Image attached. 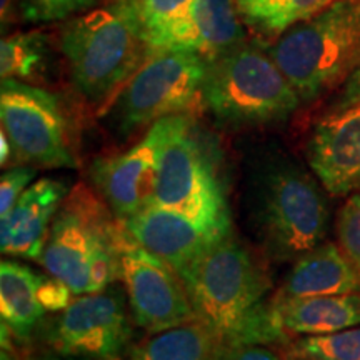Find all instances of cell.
I'll return each instance as SVG.
<instances>
[{
	"label": "cell",
	"mask_w": 360,
	"mask_h": 360,
	"mask_svg": "<svg viewBox=\"0 0 360 360\" xmlns=\"http://www.w3.org/2000/svg\"><path fill=\"white\" fill-rule=\"evenodd\" d=\"M47 337L64 357L120 360L132 337L124 299L114 290L77 297L53 319Z\"/></svg>",
	"instance_id": "obj_12"
},
{
	"label": "cell",
	"mask_w": 360,
	"mask_h": 360,
	"mask_svg": "<svg viewBox=\"0 0 360 360\" xmlns=\"http://www.w3.org/2000/svg\"><path fill=\"white\" fill-rule=\"evenodd\" d=\"M360 292V269L350 260L340 245L319 244L295 259L274 302L300 297L342 295Z\"/></svg>",
	"instance_id": "obj_17"
},
{
	"label": "cell",
	"mask_w": 360,
	"mask_h": 360,
	"mask_svg": "<svg viewBox=\"0 0 360 360\" xmlns=\"http://www.w3.org/2000/svg\"><path fill=\"white\" fill-rule=\"evenodd\" d=\"M72 82L90 103L107 102L148 58L132 0H112L74 17L60 32Z\"/></svg>",
	"instance_id": "obj_3"
},
{
	"label": "cell",
	"mask_w": 360,
	"mask_h": 360,
	"mask_svg": "<svg viewBox=\"0 0 360 360\" xmlns=\"http://www.w3.org/2000/svg\"><path fill=\"white\" fill-rule=\"evenodd\" d=\"M207 57L193 52H164L148 57L119 90L107 122L130 135L172 115H193L202 102Z\"/></svg>",
	"instance_id": "obj_7"
},
{
	"label": "cell",
	"mask_w": 360,
	"mask_h": 360,
	"mask_svg": "<svg viewBox=\"0 0 360 360\" xmlns=\"http://www.w3.org/2000/svg\"><path fill=\"white\" fill-rule=\"evenodd\" d=\"M299 360H360V326L326 335H307L294 342Z\"/></svg>",
	"instance_id": "obj_23"
},
{
	"label": "cell",
	"mask_w": 360,
	"mask_h": 360,
	"mask_svg": "<svg viewBox=\"0 0 360 360\" xmlns=\"http://www.w3.org/2000/svg\"><path fill=\"white\" fill-rule=\"evenodd\" d=\"M69 192L57 179H40L27 188L0 222L2 254L40 260L52 220Z\"/></svg>",
	"instance_id": "obj_16"
},
{
	"label": "cell",
	"mask_w": 360,
	"mask_h": 360,
	"mask_svg": "<svg viewBox=\"0 0 360 360\" xmlns=\"http://www.w3.org/2000/svg\"><path fill=\"white\" fill-rule=\"evenodd\" d=\"M202 102L231 127L282 122L302 103L270 53L245 44L207 58Z\"/></svg>",
	"instance_id": "obj_6"
},
{
	"label": "cell",
	"mask_w": 360,
	"mask_h": 360,
	"mask_svg": "<svg viewBox=\"0 0 360 360\" xmlns=\"http://www.w3.org/2000/svg\"><path fill=\"white\" fill-rule=\"evenodd\" d=\"M72 292L57 277L37 274V295L45 312H62L72 302Z\"/></svg>",
	"instance_id": "obj_28"
},
{
	"label": "cell",
	"mask_w": 360,
	"mask_h": 360,
	"mask_svg": "<svg viewBox=\"0 0 360 360\" xmlns=\"http://www.w3.org/2000/svg\"><path fill=\"white\" fill-rule=\"evenodd\" d=\"M195 0H132L143 30L157 27L177 15Z\"/></svg>",
	"instance_id": "obj_27"
},
{
	"label": "cell",
	"mask_w": 360,
	"mask_h": 360,
	"mask_svg": "<svg viewBox=\"0 0 360 360\" xmlns=\"http://www.w3.org/2000/svg\"><path fill=\"white\" fill-rule=\"evenodd\" d=\"M39 360H70V359H62V357H44V359H39Z\"/></svg>",
	"instance_id": "obj_33"
},
{
	"label": "cell",
	"mask_w": 360,
	"mask_h": 360,
	"mask_svg": "<svg viewBox=\"0 0 360 360\" xmlns=\"http://www.w3.org/2000/svg\"><path fill=\"white\" fill-rule=\"evenodd\" d=\"M302 102L344 84L360 64V0H337L285 30L270 47Z\"/></svg>",
	"instance_id": "obj_5"
},
{
	"label": "cell",
	"mask_w": 360,
	"mask_h": 360,
	"mask_svg": "<svg viewBox=\"0 0 360 360\" xmlns=\"http://www.w3.org/2000/svg\"><path fill=\"white\" fill-rule=\"evenodd\" d=\"M154 204L177 210L217 236L232 232L225 191L193 120L162 154Z\"/></svg>",
	"instance_id": "obj_8"
},
{
	"label": "cell",
	"mask_w": 360,
	"mask_h": 360,
	"mask_svg": "<svg viewBox=\"0 0 360 360\" xmlns=\"http://www.w3.org/2000/svg\"><path fill=\"white\" fill-rule=\"evenodd\" d=\"M272 309L287 335H326L360 326L359 292L272 300Z\"/></svg>",
	"instance_id": "obj_18"
},
{
	"label": "cell",
	"mask_w": 360,
	"mask_h": 360,
	"mask_svg": "<svg viewBox=\"0 0 360 360\" xmlns=\"http://www.w3.org/2000/svg\"><path fill=\"white\" fill-rule=\"evenodd\" d=\"M47 39L40 32H17L0 42V75L4 79H39L47 62Z\"/></svg>",
	"instance_id": "obj_22"
},
{
	"label": "cell",
	"mask_w": 360,
	"mask_h": 360,
	"mask_svg": "<svg viewBox=\"0 0 360 360\" xmlns=\"http://www.w3.org/2000/svg\"><path fill=\"white\" fill-rule=\"evenodd\" d=\"M357 102H360V64L357 69L349 75V79L342 84V89L339 96L335 97L334 103H332L330 112L347 109V107L354 105V103Z\"/></svg>",
	"instance_id": "obj_29"
},
{
	"label": "cell",
	"mask_w": 360,
	"mask_h": 360,
	"mask_svg": "<svg viewBox=\"0 0 360 360\" xmlns=\"http://www.w3.org/2000/svg\"><path fill=\"white\" fill-rule=\"evenodd\" d=\"M180 281L197 321L217 337L219 359L245 345H274L289 339L274 314L267 274L232 232L184 270Z\"/></svg>",
	"instance_id": "obj_1"
},
{
	"label": "cell",
	"mask_w": 360,
	"mask_h": 360,
	"mask_svg": "<svg viewBox=\"0 0 360 360\" xmlns=\"http://www.w3.org/2000/svg\"><path fill=\"white\" fill-rule=\"evenodd\" d=\"M124 227L84 184L57 210L40 262L77 295L103 292L120 281Z\"/></svg>",
	"instance_id": "obj_4"
},
{
	"label": "cell",
	"mask_w": 360,
	"mask_h": 360,
	"mask_svg": "<svg viewBox=\"0 0 360 360\" xmlns=\"http://www.w3.org/2000/svg\"><path fill=\"white\" fill-rule=\"evenodd\" d=\"M120 224L135 242L164 260L179 277L225 237L202 227L199 222L177 210L157 204L146 207Z\"/></svg>",
	"instance_id": "obj_15"
},
{
	"label": "cell",
	"mask_w": 360,
	"mask_h": 360,
	"mask_svg": "<svg viewBox=\"0 0 360 360\" xmlns=\"http://www.w3.org/2000/svg\"><path fill=\"white\" fill-rule=\"evenodd\" d=\"M192 120L188 114L165 117L152 124L129 150L94 160L90 179L120 222L154 204L162 154Z\"/></svg>",
	"instance_id": "obj_10"
},
{
	"label": "cell",
	"mask_w": 360,
	"mask_h": 360,
	"mask_svg": "<svg viewBox=\"0 0 360 360\" xmlns=\"http://www.w3.org/2000/svg\"><path fill=\"white\" fill-rule=\"evenodd\" d=\"M245 209L255 237L281 262L299 259L326 238V195L290 157L274 155L255 164L245 184Z\"/></svg>",
	"instance_id": "obj_2"
},
{
	"label": "cell",
	"mask_w": 360,
	"mask_h": 360,
	"mask_svg": "<svg viewBox=\"0 0 360 360\" xmlns=\"http://www.w3.org/2000/svg\"><path fill=\"white\" fill-rule=\"evenodd\" d=\"M12 6H13V0H0V17H2L4 27H6L7 22H11Z\"/></svg>",
	"instance_id": "obj_32"
},
{
	"label": "cell",
	"mask_w": 360,
	"mask_h": 360,
	"mask_svg": "<svg viewBox=\"0 0 360 360\" xmlns=\"http://www.w3.org/2000/svg\"><path fill=\"white\" fill-rule=\"evenodd\" d=\"M92 0H20V13L27 22H53L70 17Z\"/></svg>",
	"instance_id": "obj_25"
},
{
	"label": "cell",
	"mask_w": 360,
	"mask_h": 360,
	"mask_svg": "<svg viewBox=\"0 0 360 360\" xmlns=\"http://www.w3.org/2000/svg\"><path fill=\"white\" fill-rule=\"evenodd\" d=\"M307 160L330 195L360 191V102L319 120L307 142Z\"/></svg>",
	"instance_id": "obj_14"
},
{
	"label": "cell",
	"mask_w": 360,
	"mask_h": 360,
	"mask_svg": "<svg viewBox=\"0 0 360 360\" xmlns=\"http://www.w3.org/2000/svg\"><path fill=\"white\" fill-rule=\"evenodd\" d=\"M220 360H281L278 355L270 350L267 345H245L225 355Z\"/></svg>",
	"instance_id": "obj_30"
},
{
	"label": "cell",
	"mask_w": 360,
	"mask_h": 360,
	"mask_svg": "<svg viewBox=\"0 0 360 360\" xmlns=\"http://www.w3.org/2000/svg\"><path fill=\"white\" fill-rule=\"evenodd\" d=\"M0 146H2V152H0V162H2V165H8L13 160V147L11 141H8L7 134L0 132Z\"/></svg>",
	"instance_id": "obj_31"
},
{
	"label": "cell",
	"mask_w": 360,
	"mask_h": 360,
	"mask_svg": "<svg viewBox=\"0 0 360 360\" xmlns=\"http://www.w3.org/2000/svg\"><path fill=\"white\" fill-rule=\"evenodd\" d=\"M47 314L37 295V274L19 262L0 264V315L2 326L17 340H29Z\"/></svg>",
	"instance_id": "obj_19"
},
{
	"label": "cell",
	"mask_w": 360,
	"mask_h": 360,
	"mask_svg": "<svg viewBox=\"0 0 360 360\" xmlns=\"http://www.w3.org/2000/svg\"><path fill=\"white\" fill-rule=\"evenodd\" d=\"M219 355L217 337L200 321L152 334L130 349V360H217Z\"/></svg>",
	"instance_id": "obj_20"
},
{
	"label": "cell",
	"mask_w": 360,
	"mask_h": 360,
	"mask_svg": "<svg viewBox=\"0 0 360 360\" xmlns=\"http://www.w3.org/2000/svg\"><path fill=\"white\" fill-rule=\"evenodd\" d=\"M334 2L337 0H236V6L244 25L260 37L277 39Z\"/></svg>",
	"instance_id": "obj_21"
},
{
	"label": "cell",
	"mask_w": 360,
	"mask_h": 360,
	"mask_svg": "<svg viewBox=\"0 0 360 360\" xmlns=\"http://www.w3.org/2000/svg\"><path fill=\"white\" fill-rule=\"evenodd\" d=\"M340 249L360 269V191L349 197L337 219Z\"/></svg>",
	"instance_id": "obj_24"
},
{
	"label": "cell",
	"mask_w": 360,
	"mask_h": 360,
	"mask_svg": "<svg viewBox=\"0 0 360 360\" xmlns=\"http://www.w3.org/2000/svg\"><path fill=\"white\" fill-rule=\"evenodd\" d=\"M120 281L127 287L135 323L148 334L197 321L179 274L135 242L127 231L120 250Z\"/></svg>",
	"instance_id": "obj_11"
},
{
	"label": "cell",
	"mask_w": 360,
	"mask_h": 360,
	"mask_svg": "<svg viewBox=\"0 0 360 360\" xmlns=\"http://www.w3.org/2000/svg\"><path fill=\"white\" fill-rule=\"evenodd\" d=\"M148 57L164 52H193L212 57L242 44L244 22L236 0H195L164 24L143 30Z\"/></svg>",
	"instance_id": "obj_13"
},
{
	"label": "cell",
	"mask_w": 360,
	"mask_h": 360,
	"mask_svg": "<svg viewBox=\"0 0 360 360\" xmlns=\"http://www.w3.org/2000/svg\"><path fill=\"white\" fill-rule=\"evenodd\" d=\"M35 174H37L35 169L27 167V165H17L2 174V180H0V215L2 217L11 212L22 193L32 186L30 182L35 179Z\"/></svg>",
	"instance_id": "obj_26"
},
{
	"label": "cell",
	"mask_w": 360,
	"mask_h": 360,
	"mask_svg": "<svg viewBox=\"0 0 360 360\" xmlns=\"http://www.w3.org/2000/svg\"><path fill=\"white\" fill-rule=\"evenodd\" d=\"M0 120L13 147V162L47 169H74L67 119L57 96L22 80L0 85Z\"/></svg>",
	"instance_id": "obj_9"
}]
</instances>
